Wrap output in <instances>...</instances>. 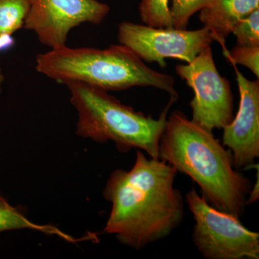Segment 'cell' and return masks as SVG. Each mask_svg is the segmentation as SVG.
I'll list each match as a JSON object with an SVG mask.
<instances>
[{"mask_svg": "<svg viewBox=\"0 0 259 259\" xmlns=\"http://www.w3.org/2000/svg\"><path fill=\"white\" fill-rule=\"evenodd\" d=\"M177 174L166 162L137 150L132 168L115 170L107 181L103 196L112 208L105 233L136 250L171 235L185 215V201L175 186Z\"/></svg>", "mask_w": 259, "mask_h": 259, "instance_id": "obj_1", "label": "cell"}, {"mask_svg": "<svg viewBox=\"0 0 259 259\" xmlns=\"http://www.w3.org/2000/svg\"><path fill=\"white\" fill-rule=\"evenodd\" d=\"M158 152V158L197 184L213 207L238 218L243 215L251 183L235 168L231 151L212 132L175 110L167 117Z\"/></svg>", "mask_w": 259, "mask_h": 259, "instance_id": "obj_2", "label": "cell"}, {"mask_svg": "<svg viewBox=\"0 0 259 259\" xmlns=\"http://www.w3.org/2000/svg\"><path fill=\"white\" fill-rule=\"evenodd\" d=\"M35 63L38 72L59 83H83L105 91L152 87L178 97L173 76L148 67L122 44L105 49L64 46L37 54Z\"/></svg>", "mask_w": 259, "mask_h": 259, "instance_id": "obj_3", "label": "cell"}, {"mask_svg": "<svg viewBox=\"0 0 259 259\" xmlns=\"http://www.w3.org/2000/svg\"><path fill=\"white\" fill-rule=\"evenodd\" d=\"M70 101L78 112L76 134L97 143L112 141L121 152L141 150L151 158L159 157V143L167 115L178 100H170L159 117L153 118L121 103L105 90L86 83H66Z\"/></svg>", "mask_w": 259, "mask_h": 259, "instance_id": "obj_4", "label": "cell"}, {"mask_svg": "<svg viewBox=\"0 0 259 259\" xmlns=\"http://www.w3.org/2000/svg\"><path fill=\"white\" fill-rule=\"evenodd\" d=\"M185 201L194 221L192 241L204 258H259V233L245 228L240 218L213 207L194 188Z\"/></svg>", "mask_w": 259, "mask_h": 259, "instance_id": "obj_5", "label": "cell"}, {"mask_svg": "<svg viewBox=\"0 0 259 259\" xmlns=\"http://www.w3.org/2000/svg\"><path fill=\"white\" fill-rule=\"evenodd\" d=\"M177 74L194 92L190 102L191 120L212 132L231 123L233 119V95L231 84L218 72L210 46L194 60L176 66Z\"/></svg>", "mask_w": 259, "mask_h": 259, "instance_id": "obj_6", "label": "cell"}, {"mask_svg": "<svg viewBox=\"0 0 259 259\" xmlns=\"http://www.w3.org/2000/svg\"><path fill=\"white\" fill-rule=\"evenodd\" d=\"M120 44L129 48L140 59L166 66V59H175L190 63L204 48L214 41L208 29L156 28L149 25L123 22L117 30Z\"/></svg>", "mask_w": 259, "mask_h": 259, "instance_id": "obj_7", "label": "cell"}, {"mask_svg": "<svg viewBox=\"0 0 259 259\" xmlns=\"http://www.w3.org/2000/svg\"><path fill=\"white\" fill-rule=\"evenodd\" d=\"M30 10L23 28L36 34L51 49L66 46L69 32L81 24L100 25L110 13L97 0H29Z\"/></svg>", "mask_w": 259, "mask_h": 259, "instance_id": "obj_8", "label": "cell"}, {"mask_svg": "<svg viewBox=\"0 0 259 259\" xmlns=\"http://www.w3.org/2000/svg\"><path fill=\"white\" fill-rule=\"evenodd\" d=\"M240 93L236 117L223 127V145L229 148L236 169L255 167L259 157V81H250L235 67Z\"/></svg>", "mask_w": 259, "mask_h": 259, "instance_id": "obj_9", "label": "cell"}, {"mask_svg": "<svg viewBox=\"0 0 259 259\" xmlns=\"http://www.w3.org/2000/svg\"><path fill=\"white\" fill-rule=\"evenodd\" d=\"M257 9L259 0H214L210 6L199 11V18L225 51L227 37L235 25Z\"/></svg>", "mask_w": 259, "mask_h": 259, "instance_id": "obj_10", "label": "cell"}, {"mask_svg": "<svg viewBox=\"0 0 259 259\" xmlns=\"http://www.w3.org/2000/svg\"><path fill=\"white\" fill-rule=\"evenodd\" d=\"M30 230L40 232L49 236L60 237L70 243H76V239L67 233L51 225L37 224L27 218L23 209L11 205L0 191V234L5 231Z\"/></svg>", "mask_w": 259, "mask_h": 259, "instance_id": "obj_11", "label": "cell"}, {"mask_svg": "<svg viewBox=\"0 0 259 259\" xmlns=\"http://www.w3.org/2000/svg\"><path fill=\"white\" fill-rule=\"evenodd\" d=\"M29 10V0H0V53L13 47V35L23 28Z\"/></svg>", "mask_w": 259, "mask_h": 259, "instance_id": "obj_12", "label": "cell"}, {"mask_svg": "<svg viewBox=\"0 0 259 259\" xmlns=\"http://www.w3.org/2000/svg\"><path fill=\"white\" fill-rule=\"evenodd\" d=\"M139 14L145 25L156 28L172 27L168 0H141Z\"/></svg>", "mask_w": 259, "mask_h": 259, "instance_id": "obj_13", "label": "cell"}, {"mask_svg": "<svg viewBox=\"0 0 259 259\" xmlns=\"http://www.w3.org/2000/svg\"><path fill=\"white\" fill-rule=\"evenodd\" d=\"M214 0H172L170 8L172 27L186 29L190 19L197 12L210 6Z\"/></svg>", "mask_w": 259, "mask_h": 259, "instance_id": "obj_14", "label": "cell"}, {"mask_svg": "<svg viewBox=\"0 0 259 259\" xmlns=\"http://www.w3.org/2000/svg\"><path fill=\"white\" fill-rule=\"evenodd\" d=\"M232 33L236 37L237 46L259 47V9L240 20Z\"/></svg>", "mask_w": 259, "mask_h": 259, "instance_id": "obj_15", "label": "cell"}, {"mask_svg": "<svg viewBox=\"0 0 259 259\" xmlns=\"http://www.w3.org/2000/svg\"><path fill=\"white\" fill-rule=\"evenodd\" d=\"M223 54L233 66H244L259 77V47L236 46L231 51H223Z\"/></svg>", "mask_w": 259, "mask_h": 259, "instance_id": "obj_16", "label": "cell"}, {"mask_svg": "<svg viewBox=\"0 0 259 259\" xmlns=\"http://www.w3.org/2000/svg\"><path fill=\"white\" fill-rule=\"evenodd\" d=\"M258 167L257 168V181L254 185H252L251 190H250L249 195L248 197V205L254 204L258 200L259 198V171Z\"/></svg>", "mask_w": 259, "mask_h": 259, "instance_id": "obj_17", "label": "cell"}, {"mask_svg": "<svg viewBox=\"0 0 259 259\" xmlns=\"http://www.w3.org/2000/svg\"><path fill=\"white\" fill-rule=\"evenodd\" d=\"M3 81H4V75L3 74V71L0 66V94L2 93V86H3Z\"/></svg>", "mask_w": 259, "mask_h": 259, "instance_id": "obj_18", "label": "cell"}]
</instances>
